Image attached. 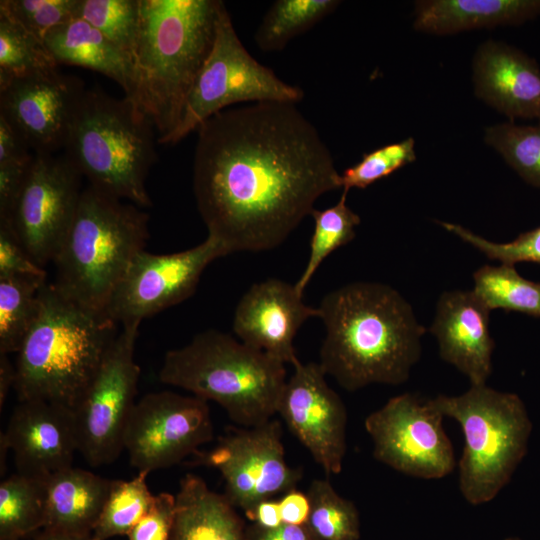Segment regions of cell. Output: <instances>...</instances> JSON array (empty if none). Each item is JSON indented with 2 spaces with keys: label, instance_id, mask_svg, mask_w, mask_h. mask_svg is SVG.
<instances>
[{
  "label": "cell",
  "instance_id": "38",
  "mask_svg": "<svg viewBox=\"0 0 540 540\" xmlns=\"http://www.w3.org/2000/svg\"><path fill=\"white\" fill-rule=\"evenodd\" d=\"M444 229L457 235L466 243L472 245L491 260L502 264L514 265L517 262H534L540 264V227L521 233L508 243H496L479 236L467 228L439 221Z\"/></svg>",
  "mask_w": 540,
  "mask_h": 540
},
{
  "label": "cell",
  "instance_id": "2",
  "mask_svg": "<svg viewBox=\"0 0 540 540\" xmlns=\"http://www.w3.org/2000/svg\"><path fill=\"white\" fill-rule=\"evenodd\" d=\"M318 310L325 327L319 364L342 388L354 392L409 379L426 329L397 290L377 282L346 284L327 293Z\"/></svg>",
  "mask_w": 540,
  "mask_h": 540
},
{
  "label": "cell",
  "instance_id": "31",
  "mask_svg": "<svg viewBox=\"0 0 540 540\" xmlns=\"http://www.w3.org/2000/svg\"><path fill=\"white\" fill-rule=\"evenodd\" d=\"M307 495L310 514L306 525L320 540H359V511L353 501L339 495L328 479H314Z\"/></svg>",
  "mask_w": 540,
  "mask_h": 540
},
{
  "label": "cell",
  "instance_id": "41",
  "mask_svg": "<svg viewBox=\"0 0 540 540\" xmlns=\"http://www.w3.org/2000/svg\"><path fill=\"white\" fill-rule=\"evenodd\" d=\"M33 159L0 163V219H10Z\"/></svg>",
  "mask_w": 540,
  "mask_h": 540
},
{
  "label": "cell",
  "instance_id": "10",
  "mask_svg": "<svg viewBox=\"0 0 540 540\" xmlns=\"http://www.w3.org/2000/svg\"><path fill=\"white\" fill-rule=\"evenodd\" d=\"M140 323L122 325L73 410L78 451L93 467L114 462L123 450L141 372L134 358Z\"/></svg>",
  "mask_w": 540,
  "mask_h": 540
},
{
  "label": "cell",
  "instance_id": "18",
  "mask_svg": "<svg viewBox=\"0 0 540 540\" xmlns=\"http://www.w3.org/2000/svg\"><path fill=\"white\" fill-rule=\"evenodd\" d=\"M302 296L294 284L276 278L253 284L236 306L234 333L246 345L293 366L299 361L294 348L298 330L319 317L318 308Z\"/></svg>",
  "mask_w": 540,
  "mask_h": 540
},
{
  "label": "cell",
  "instance_id": "15",
  "mask_svg": "<svg viewBox=\"0 0 540 540\" xmlns=\"http://www.w3.org/2000/svg\"><path fill=\"white\" fill-rule=\"evenodd\" d=\"M228 255L213 237L180 252L140 251L115 288L105 314L116 324L141 322L189 298L206 267Z\"/></svg>",
  "mask_w": 540,
  "mask_h": 540
},
{
  "label": "cell",
  "instance_id": "40",
  "mask_svg": "<svg viewBox=\"0 0 540 540\" xmlns=\"http://www.w3.org/2000/svg\"><path fill=\"white\" fill-rule=\"evenodd\" d=\"M175 519V495L161 492L150 511L128 533V540H171Z\"/></svg>",
  "mask_w": 540,
  "mask_h": 540
},
{
  "label": "cell",
  "instance_id": "3",
  "mask_svg": "<svg viewBox=\"0 0 540 540\" xmlns=\"http://www.w3.org/2000/svg\"><path fill=\"white\" fill-rule=\"evenodd\" d=\"M220 0H140L133 53V103L153 123L158 143L176 129L213 47Z\"/></svg>",
  "mask_w": 540,
  "mask_h": 540
},
{
  "label": "cell",
  "instance_id": "26",
  "mask_svg": "<svg viewBox=\"0 0 540 540\" xmlns=\"http://www.w3.org/2000/svg\"><path fill=\"white\" fill-rule=\"evenodd\" d=\"M46 479L16 473L0 484V540H22L43 529Z\"/></svg>",
  "mask_w": 540,
  "mask_h": 540
},
{
  "label": "cell",
  "instance_id": "20",
  "mask_svg": "<svg viewBox=\"0 0 540 540\" xmlns=\"http://www.w3.org/2000/svg\"><path fill=\"white\" fill-rule=\"evenodd\" d=\"M490 311L473 290L447 291L439 297L429 328L441 359L467 376L471 385L487 384L492 373Z\"/></svg>",
  "mask_w": 540,
  "mask_h": 540
},
{
  "label": "cell",
  "instance_id": "27",
  "mask_svg": "<svg viewBox=\"0 0 540 540\" xmlns=\"http://www.w3.org/2000/svg\"><path fill=\"white\" fill-rule=\"evenodd\" d=\"M46 279L0 276V353H17L40 312Z\"/></svg>",
  "mask_w": 540,
  "mask_h": 540
},
{
  "label": "cell",
  "instance_id": "6",
  "mask_svg": "<svg viewBox=\"0 0 540 540\" xmlns=\"http://www.w3.org/2000/svg\"><path fill=\"white\" fill-rule=\"evenodd\" d=\"M159 379L216 402L243 427L262 424L277 414L287 381L284 363L213 329L168 351Z\"/></svg>",
  "mask_w": 540,
  "mask_h": 540
},
{
  "label": "cell",
  "instance_id": "46",
  "mask_svg": "<svg viewBox=\"0 0 540 540\" xmlns=\"http://www.w3.org/2000/svg\"><path fill=\"white\" fill-rule=\"evenodd\" d=\"M16 382V366H14L8 354L0 353V409L2 410L7 396L14 388Z\"/></svg>",
  "mask_w": 540,
  "mask_h": 540
},
{
  "label": "cell",
  "instance_id": "5",
  "mask_svg": "<svg viewBox=\"0 0 540 540\" xmlns=\"http://www.w3.org/2000/svg\"><path fill=\"white\" fill-rule=\"evenodd\" d=\"M149 236L148 213L88 185L53 261L54 287L81 307L105 313L112 293Z\"/></svg>",
  "mask_w": 540,
  "mask_h": 540
},
{
  "label": "cell",
  "instance_id": "47",
  "mask_svg": "<svg viewBox=\"0 0 540 540\" xmlns=\"http://www.w3.org/2000/svg\"><path fill=\"white\" fill-rule=\"evenodd\" d=\"M32 540H92V535L77 536L42 529Z\"/></svg>",
  "mask_w": 540,
  "mask_h": 540
},
{
  "label": "cell",
  "instance_id": "49",
  "mask_svg": "<svg viewBox=\"0 0 540 540\" xmlns=\"http://www.w3.org/2000/svg\"><path fill=\"white\" fill-rule=\"evenodd\" d=\"M504 540H522V539H520L519 537L510 536V537L505 538Z\"/></svg>",
  "mask_w": 540,
  "mask_h": 540
},
{
  "label": "cell",
  "instance_id": "32",
  "mask_svg": "<svg viewBox=\"0 0 540 540\" xmlns=\"http://www.w3.org/2000/svg\"><path fill=\"white\" fill-rule=\"evenodd\" d=\"M347 193L343 191L339 201L324 210L314 209L311 213L314 230L310 242V252L304 271L294 284L303 294L308 283L321 263L336 249L352 241L360 217L346 204Z\"/></svg>",
  "mask_w": 540,
  "mask_h": 540
},
{
  "label": "cell",
  "instance_id": "19",
  "mask_svg": "<svg viewBox=\"0 0 540 540\" xmlns=\"http://www.w3.org/2000/svg\"><path fill=\"white\" fill-rule=\"evenodd\" d=\"M2 434L17 472L48 478L71 467L78 451L73 410L47 401H19Z\"/></svg>",
  "mask_w": 540,
  "mask_h": 540
},
{
  "label": "cell",
  "instance_id": "35",
  "mask_svg": "<svg viewBox=\"0 0 540 540\" xmlns=\"http://www.w3.org/2000/svg\"><path fill=\"white\" fill-rule=\"evenodd\" d=\"M485 142L527 183L540 188V121L535 126L503 123L488 127Z\"/></svg>",
  "mask_w": 540,
  "mask_h": 540
},
{
  "label": "cell",
  "instance_id": "14",
  "mask_svg": "<svg viewBox=\"0 0 540 540\" xmlns=\"http://www.w3.org/2000/svg\"><path fill=\"white\" fill-rule=\"evenodd\" d=\"M82 177L65 154L34 155L9 220L20 243L43 268L53 263L70 230Z\"/></svg>",
  "mask_w": 540,
  "mask_h": 540
},
{
  "label": "cell",
  "instance_id": "7",
  "mask_svg": "<svg viewBox=\"0 0 540 540\" xmlns=\"http://www.w3.org/2000/svg\"><path fill=\"white\" fill-rule=\"evenodd\" d=\"M151 120L125 96L85 90L64 154L89 185L138 207H151L146 180L157 159Z\"/></svg>",
  "mask_w": 540,
  "mask_h": 540
},
{
  "label": "cell",
  "instance_id": "43",
  "mask_svg": "<svg viewBox=\"0 0 540 540\" xmlns=\"http://www.w3.org/2000/svg\"><path fill=\"white\" fill-rule=\"evenodd\" d=\"M245 540H320L307 525L281 524L275 528H263L252 524L246 527Z\"/></svg>",
  "mask_w": 540,
  "mask_h": 540
},
{
  "label": "cell",
  "instance_id": "24",
  "mask_svg": "<svg viewBox=\"0 0 540 540\" xmlns=\"http://www.w3.org/2000/svg\"><path fill=\"white\" fill-rule=\"evenodd\" d=\"M246 527L226 496L187 473L175 495L171 540H245Z\"/></svg>",
  "mask_w": 540,
  "mask_h": 540
},
{
  "label": "cell",
  "instance_id": "13",
  "mask_svg": "<svg viewBox=\"0 0 540 540\" xmlns=\"http://www.w3.org/2000/svg\"><path fill=\"white\" fill-rule=\"evenodd\" d=\"M213 436L208 401L172 391L151 392L130 413L123 449L138 472L150 473L195 455Z\"/></svg>",
  "mask_w": 540,
  "mask_h": 540
},
{
  "label": "cell",
  "instance_id": "44",
  "mask_svg": "<svg viewBox=\"0 0 540 540\" xmlns=\"http://www.w3.org/2000/svg\"><path fill=\"white\" fill-rule=\"evenodd\" d=\"M278 502L284 524L306 525L310 514V500L307 494L294 488L285 492Z\"/></svg>",
  "mask_w": 540,
  "mask_h": 540
},
{
  "label": "cell",
  "instance_id": "25",
  "mask_svg": "<svg viewBox=\"0 0 540 540\" xmlns=\"http://www.w3.org/2000/svg\"><path fill=\"white\" fill-rule=\"evenodd\" d=\"M540 15V0H424L415 5L414 28L444 35L515 25Z\"/></svg>",
  "mask_w": 540,
  "mask_h": 540
},
{
  "label": "cell",
  "instance_id": "37",
  "mask_svg": "<svg viewBox=\"0 0 540 540\" xmlns=\"http://www.w3.org/2000/svg\"><path fill=\"white\" fill-rule=\"evenodd\" d=\"M79 1L1 0L0 10L44 42L51 30L77 18Z\"/></svg>",
  "mask_w": 540,
  "mask_h": 540
},
{
  "label": "cell",
  "instance_id": "11",
  "mask_svg": "<svg viewBox=\"0 0 540 540\" xmlns=\"http://www.w3.org/2000/svg\"><path fill=\"white\" fill-rule=\"evenodd\" d=\"M444 416L431 398L403 393L370 413L364 426L373 457L397 472L420 479H441L456 466Z\"/></svg>",
  "mask_w": 540,
  "mask_h": 540
},
{
  "label": "cell",
  "instance_id": "8",
  "mask_svg": "<svg viewBox=\"0 0 540 540\" xmlns=\"http://www.w3.org/2000/svg\"><path fill=\"white\" fill-rule=\"evenodd\" d=\"M431 402L458 422L464 436L458 461L461 495L473 506L492 501L528 450L532 422L524 402L487 384L471 385L461 395L440 394Z\"/></svg>",
  "mask_w": 540,
  "mask_h": 540
},
{
  "label": "cell",
  "instance_id": "22",
  "mask_svg": "<svg viewBox=\"0 0 540 540\" xmlns=\"http://www.w3.org/2000/svg\"><path fill=\"white\" fill-rule=\"evenodd\" d=\"M114 480L73 466L46 480V519L43 529L90 536Z\"/></svg>",
  "mask_w": 540,
  "mask_h": 540
},
{
  "label": "cell",
  "instance_id": "28",
  "mask_svg": "<svg viewBox=\"0 0 540 540\" xmlns=\"http://www.w3.org/2000/svg\"><path fill=\"white\" fill-rule=\"evenodd\" d=\"M339 4L337 0L275 1L255 33V42L264 52L280 51L291 39L331 14Z\"/></svg>",
  "mask_w": 540,
  "mask_h": 540
},
{
  "label": "cell",
  "instance_id": "39",
  "mask_svg": "<svg viewBox=\"0 0 540 540\" xmlns=\"http://www.w3.org/2000/svg\"><path fill=\"white\" fill-rule=\"evenodd\" d=\"M32 276L46 279L39 266L20 243L9 219H0V276Z\"/></svg>",
  "mask_w": 540,
  "mask_h": 540
},
{
  "label": "cell",
  "instance_id": "36",
  "mask_svg": "<svg viewBox=\"0 0 540 540\" xmlns=\"http://www.w3.org/2000/svg\"><path fill=\"white\" fill-rule=\"evenodd\" d=\"M415 159L412 138L379 147L340 174L341 188L345 192L351 188L364 189Z\"/></svg>",
  "mask_w": 540,
  "mask_h": 540
},
{
  "label": "cell",
  "instance_id": "48",
  "mask_svg": "<svg viewBox=\"0 0 540 540\" xmlns=\"http://www.w3.org/2000/svg\"><path fill=\"white\" fill-rule=\"evenodd\" d=\"M8 451H10V448L1 432L0 433V473H1V476L6 471V459H7Z\"/></svg>",
  "mask_w": 540,
  "mask_h": 540
},
{
  "label": "cell",
  "instance_id": "17",
  "mask_svg": "<svg viewBox=\"0 0 540 540\" xmlns=\"http://www.w3.org/2000/svg\"><path fill=\"white\" fill-rule=\"evenodd\" d=\"M85 90L81 79L57 69L15 77L0 84V115L34 153L54 154L64 149Z\"/></svg>",
  "mask_w": 540,
  "mask_h": 540
},
{
  "label": "cell",
  "instance_id": "30",
  "mask_svg": "<svg viewBox=\"0 0 540 540\" xmlns=\"http://www.w3.org/2000/svg\"><path fill=\"white\" fill-rule=\"evenodd\" d=\"M148 474L147 472H138L128 481L114 480L92 532V540L127 536L150 511L156 495L151 493L146 483Z\"/></svg>",
  "mask_w": 540,
  "mask_h": 540
},
{
  "label": "cell",
  "instance_id": "34",
  "mask_svg": "<svg viewBox=\"0 0 540 540\" xmlns=\"http://www.w3.org/2000/svg\"><path fill=\"white\" fill-rule=\"evenodd\" d=\"M140 8V0H80L77 18L91 24L133 59Z\"/></svg>",
  "mask_w": 540,
  "mask_h": 540
},
{
  "label": "cell",
  "instance_id": "45",
  "mask_svg": "<svg viewBox=\"0 0 540 540\" xmlns=\"http://www.w3.org/2000/svg\"><path fill=\"white\" fill-rule=\"evenodd\" d=\"M246 515L253 524L263 528H275L283 524L279 502L272 498L259 502Z\"/></svg>",
  "mask_w": 540,
  "mask_h": 540
},
{
  "label": "cell",
  "instance_id": "42",
  "mask_svg": "<svg viewBox=\"0 0 540 540\" xmlns=\"http://www.w3.org/2000/svg\"><path fill=\"white\" fill-rule=\"evenodd\" d=\"M34 154L23 136L0 115V163L30 159Z\"/></svg>",
  "mask_w": 540,
  "mask_h": 540
},
{
  "label": "cell",
  "instance_id": "12",
  "mask_svg": "<svg viewBox=\"0 0 540 540\" xmlns=\"http://www.w3.org/2000/svg\"><path fill=\"white\" fill-rule=\"evenodd\" d=\"M191 465L217 469L225 481L224 495L245 514L259 502L294 489L301 468L288 465L282 426L270 419L262 424L232 429L208 451H198Z\"/></svg>",
  "mask_w": 540,
  "mask_h": 540
},
{
  "label": "cell",
  "instance_id": "1",
  "mask_svg": "<svg viewBox=\"0 0 540 540\" xmlns=\"http://www.w3.org/2000/svg\"><path fill=\"white\" fill-rule=\"evenodd\" d=\"M339 188L330 150L296 104L227 108L197 128L196 205L228 254L278 247Z\"/></svg>",
  "mask_w": 540,
  "mask_h": 540
},
{
  "label": "cell",
  "instance_id": "16",
  "mask_svg": "<svg viewBox=\"0 0 540 540\" xmlns=\"http://www.w3.org/2000/svg\"><path fill=\"white\" fill-rule=\"evenodd\" d=\"M283 388L277 414L327 475L342 471L347 450V410L327 384L319 363L293 365Z\"/></svg>",
  "mask_w": 540,
  "mask_h": 540
},
{
  "label": "cell",
  "instance_id": "9",
  "mask_svg": "<svg viewBox=\"0 0 540 540\" xmlns=\"http://www.w3.org/2000/svg\"><path fill=\"white\" fill-rule=\"evenodd\" d=\"M304 92L253 58L222 6L213 47L186 100L176 129L163 144H176L214 114L241 102L296 104Z\"/></svg>",
  "mask_w": 540,
  "mask_h": 540
},
{
  "label": "cell",
  "instance_id": "4",
  "mask_svg": "<svg viewBox=\"0 0 540 540\" xmlns=\"http://www.w3.org/2000/svg\"><path fill=\"white\" fill-rule=\"evenodd\" d=\"M40 303L17 352L14 389L19 401L42 400L74 410L118 333L117 324L65 298L47 281Z\"/></svg>",
  "mask_w": 540,
  "mask_h": 540
},
{
  "label": "cell",
  "instance_id": "23",
  "mask_svg": "<svg viewBox=\"0 0 540 540\" xmlns=\"http://www.w3.org/2000/svg\"><path fill=\"white\" fill-rule=\"evenodd\" d=\"M44 44L58 65L97 71L115 81L132 102L136 84L133 59L99 30L81 18L51 30Z\"/></svg>",
  "mask_w": 540,
  "mask_h": 540
},
{
  "label": "cell",
  "instance_id": "33",
  "mask_svg": "<svg viewBox=\"0 0 540 540\" xmlns=\"http://www.w3.org/2000/svg\"><path fill=\"white\" fill-rule=\"evenodd\" d=\"M57 67L44 42L0 10V84Z\"/></svg>",
  "mask_w": 540,
  "mask_h": 540
},
{
  "label": "cell",
  "instance_id": "21",
  "mask_svg": "<svg viewBox=\"0 0 540 540\" xmlns=\"http://www.w3.org/2000/svg\"><path fill=\"white\" fill-rule=\"evenodd\" d=\"M476 95L509 118L540 121V68L523 52L487 41L475 54Z\"/></svg>",
  "mask_w": 540,
  "mask_h": 540
},
{
  "label": "cell",
  "instance_id": "29",
  "mask_svg": "<svg viewBox=\"0 0 540 540\" xmlns=\"http://www.w3.org/2000/svg\"><path fill=\"white\" fill-rule=\"evenodd\" d=\"M474 293L490 309L540 317V283L525 279L514 265L485 264L473 273Z\"/></svg>",
  "mask_w": 540,
  "mask_h": 540
}]
</instances>
